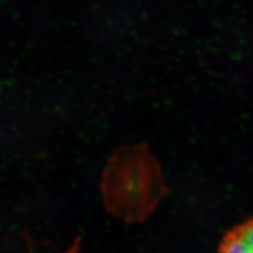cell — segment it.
<instances>
[{
    "instance_id": "cell-2",
    "label": "cell",
    "mask_w": 253,
    "mask_h": 253,
    "mask_svg": "<svg viewBox=\"0 0 253 253\" xmlns=\"http://www.w3.org/2000/svg\"><path fill=\"white\" fill-rule=\"evenodd\" d=\"M218 253H253V217L234 227L222 237Z\"/></svg>"
},
{
    "instance_id": "cell-3",
    "label": "cell",
    "mask_w": 253,
    "mask_h": 253,
    "mask_svg": "<svg viewBox=\"0 0 253 253\" xmlns=\"http://www.w3.org/2000/svg\"><path fill=\"white\" fill-rule=\"evenodd\" d=\"M82 238L81 236L76 237V239L74 240L72 246L62 253H79L80 252V247H81Z\"/></svg>"
},
{
    "instance_id": "cell-1",
    "label": "cell",
    "mask_w": 253,
    "mask_h": 253,
    "mask_svg": "<svg viewBox=\"0 0 253 253\" xmlns=\"http://www.w3.org/2000/svg\"><path fill=\"white\" fill-rule=\"evenodd\" d=\"M100 190L112 216L128 223L143 222L167 192L160 163L147 146L118 148L104 166Z\"/></svg>"
}]
</instances>
